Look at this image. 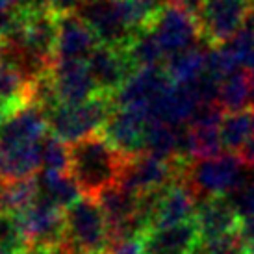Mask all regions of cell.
<instances>
[{
    "label": "cell",
    "instance_id": "1",
    "mask_svg": "<svg viewBox=\"0 0 254 254\" xmlns=\"http://www.w3.org/2000/svg\"><path fill=\"white\" fill-rule=\"evenodd\" d=\"M71 175L82 195L99 200L104 191L119 186L125 156L117 152L100 132L71 143Z\"/></svg>",
    "mask_w": 254,
    "mask_h": 254
},
{
    "label": "cell",
    "instance_id": "2",
    "mask_svg": "<svg viewBox=\"0 0 254 254\" xmlns=\"http://www.w3.org/2000/svg\"><path fill=\"white\" fill-rule=\"evenodd\" d=\"M115 108V97L100 91L82 104L52 108L47 113L49 130L64 143H74L99 132Z\"/></svg>",
    "mask_w": 254,
    "mask_h": 254
},
{
    "label": "cell",
    "instance_id": "3",
    "mask_svg": "<svg viewBox=\"0 0 254 254\" xmlns=\"http://www.w3.org/2000/svg\"><path fill=\"white\" fill-rule=\"evenodd\" d=\"M245 180V163L240 154L225 152L210 160L191 162L184 184L198 197L230 195Z\"/></svg>",
    "mask_w": 254,
    "mask_h": 254
},
{
    "label": "cell",
    "instance_id": "4",
    "mask_svg": "<svg viewBox=\"0 0 254 254\" xmlns=\"http://www.w3.org/2000/svg\"><path fill=\"white\" fill-rule=\"evenodd\" d=\"M65 223H67L65 240L82 254L110 251L108 223L97 200L82 197L71 208L65 210Z\"/></svg>",
    "mask_w": 254,
    "mask_h": 254
},
{
    "label": "cell",
    "instance_id": "5",
    "mask_svg": "<svg viewBox=\"0 0 254 254\" xmlns=\"http://www.w3.org/2000/svg\"><path fill=\"white\" fill-rule=\"evenodd\" d=\"M251 0H206L197 15L200 43L223 47L230 41L245 21Z\"/></svg>",
    "mask_w": 254,
    "mask_h": 254
},
{
    "label": "cell",
    "instance_id": "6",
    "mask_svg": "<svg viewBox=\"0 0 254 254\" xmlns=\"http://www.w3.org/2000/svg\"><path fill=\"white\" fill-rule=\"evenodd\" d=\"M22 226V232L30 243V249H58L67 238V223L65 210L45 197H37V200L26 212L17 215Z\"/></svg>",
    "mask_w": 254,
    "mask_h": 254
},
{
    "label": "cell",
    "instance_id": "7",
    "mask_svg": "<svg viewBox=\"0 0 254 254\" xmlns=\"http://www.w3.org/2000/svg\"><path fill=\"white\" fill-rule=\"evenodd\" d=\"M147 30L154 34L167 56L191 49L195 43L200 41L197 17L169 0L163 2L162 9Z\"/></svg>",
    "mask_w": 254,
    "mask_h": 254
},
{
    "label": "cell",
    "instance_id": "8",
    "mask_svg": "<svg viewBox=\"0 0 254 254\" xmlns=\"http://www.w3.org/2000/svg\"><path fill=\"white\" fill-rule=\"evenodd\" d=\"M78 13L91 26L102 45L128 49L132 39L139 34L128 24L119 0H87L80 6Z\"/></svg>",
    "mask_w": 254,
    "mask_h": 254
},
{
    "label": "cell",
    "instance_id": "9",
    "mask_svg": "<svg viewBox=\"0 0 254 254\" xmlns=\"http://www.w3.org/2000/svg\"><path fill=\"white\" fill-rule=\"evenodd\" d=\"M50 74L60 106L82 104L100 93L87 60H54Z\"/></svg>",
    "mask_w": 254,
    "mask_h": 254
},
{
    "label": "cell",
    "instance_id": "10",
    "mask_svg": "<svg viewBox=\"0 0 254 254\" xmlns=\"http://www.w3.org/2000/svg\"><path fill=\"white\" fill-rule=\"evenodd\" d=\"M173 82L165 74L162 67H145L134 71L128 80L123 84L117 95L115 104L117 108H127L135 112L145 113L147 117L148 108L154 104V100L169 89Z\"/></svg>",
    "mask_w": 254,
    "mask_h": 254
},
{
    "label": "cell",
    "instance_id": "11",
    "mask_svg": "<svg viewBox=\"0 0 254 254\" xmlns=\"http://www.w3.org/2000/svg\"><path fill=\"white\" fill-rule=\"evenodd\" d=\"M148 119L145 113L115 108L99 132L100 135L123 156H135L143 152Z\"/></svg>",
    "mask_w": 254,
    "mask_h": 254
},
{
    "label": "cell",
    "instance_id": "12",
    "mask_svg": "<svg viewBox=\"0 0 254 254\" xmlns=\"http://www.w3.org/2000/svg\"><path fill=\"white\" fill-rule=\"evenodd\" d=\"M87 65L100 91L113 97L128 80V76L135 71L127 49H117L102 43L89 54Z\"/></svg>",
    "mask_w": 254,
    "mask_h": 254
},
{
    "label": "cell",
    "instance_id": "13",
    "mask_svg": "<svg viewBox=\"0 0 254 254\" xmlns=\"http://www.w3.org/2000/svg\"><path fill=\"white\" fill-rule=\"evenodd\" d=\"M200 241L195 219L180 225L150 228L139 236L141 254H193Z\"/></svg>",
    "mask_w": 254,
    "mask_h": 254
},
{
    "label": "cell",
    "instance_id": "14",
    "mask_svg": "<svg viewBox=\"0 0 254 254\" xmlns=\"http://www.w3.org/2000/svg\"><path fill=\"white\" fill-rule=\"evenodd\" d=\"M99 45L97 34L78 11L60 15L54 60H87Z\"/></svg>",
    "mask_w": 254,
    "mask_h": 254
},
{
    "label": "cell",
    "instance_id": "15",
    "mask_svg": "<svg viewBox=\"0 0 254 254\" xmlns=\"http://www.w3.org/2000/svg\"><path fill=\"white\" fill-rule=\"evenodd\" d=\"M195 221H197L202 241H212L226 234L240 232L241 226L240 213L228 195H215V197L204 198L197 206Z\"/></svg>",
    "mask_w": 254,
    "mask_h": 254
},
{
    "label": "cell",
    "instance_id": "16",
    "mask_svg": "<svg viewBox=\"0 0 254 254\" xmlns=\"http://www.w3.org/2000/svg\"><path fill=\"white\" fill-rule=\"evenodd\" d=\"M195 213H197V195L184 182L173 184L160 193L150 219V228L180 225L195 219Z\"/></svg>",
    "mask_w": 254,
    "mask_h": 254
},
{
    "label": "cell",
    "instance_id": "17",
    "mask_svg": "<svg viewBox=\"0 0 254 254\" xmlns=\"http://www.w3.org/2000/svg\"><path fill=\"white\" fill-rule=\"evenodd\" d=\"M49 130L47 112L30 104L0 128V145H34L43 143Z\"/></svg>",
    "mask_w": 254,
    "mask_h": 254
},
{
    "label": "cell",
    "instance_id": "18",
    "mask_svg": "<svg viewBox=\"0 0 254 254\" xmlns=\"http://www.w3.org/2000/svg\"><path fill=\"white\" fill-rule=\"evenodd\" d=\"M41 167V143L0 145V180H21L36 177Z\"/></svg>",
    "mask_w": 254,
    "mask_h": 254
},
{
    "label": "cell",
    "instance_id": "19",
    "mask_svg": "<svg viewBox=\"0 0 254 254\" xmlns=\"http://www.w3.org/2000/svg\"><path fill=\"white\" fill-rule=\"evenodd\" d=\"M206 56L208 52L204 49L191 47V49L167 56L163 64V71L175 85H188L204 74Z\"/></svg>",
    "mask_w": 254,
    "mask_h": 254
},
{
    "label": "cell",
    "instance_id": "20",
    "mask_svg": "<svg viewBox=\"0 0 254 254\" xmlns=\"http://www.w3.org/2000/svg\"><path fill=\"white\" fill-rule=\"evenodd\" d=\"M37 182H39V195L60 206L62 210L71 208L74 202L82 198V190L71 173L45 171L41 177L37 178Z\"/></svg>",
    "mask_w": 254,
    "mask_h": 254
},
{
    "label": "cell",
    "instance_id": "21",
    "mask_svg": "<svg viewBox=\"0 0 254 254\" xmlns=\"http://www.w3.org/2000/svg\"><path fill=\"white\" fill-rule=\"evenodd\" d=\"M225 148L221 137V127H208V125H188L186 134V150L191 162L197 160H210L221 156Z\"/></svg>",
    "mask_w": 254,
    "mask_h": 254
},
{
    "label": "cell",
    "instance_id": "22",
    "mask_svg": "<svg viewBox=\"0 0 254 254\" xmlns=\"http://www.w3.org/2000/svg\"><path fill=\"white\" fill-rule=\"evenodd\" d=\"M251 100H253L251 71L240 69L223 80L221 89H219V104L225 108V112L238 113L249 110Z\"/></svg>",
    "mask_w": 254,
    "mask_h": 254
},
{
    "label": "cell",
    "instance_id": "23",
    "mask_svg": "<svg viewBox=\"0 0 254 254\" xmlns=\"http://www.w3.org/2000/svg\"><path fill=\"white\" fill-rule=\"evenodd\" d=\"M127 52L135 71L145 67H162V64L167 60L165 50L150 30H141L128 45Z\"/></svg>",
    "mask_w": 254,
    "mask_h": 254
},
{
    "label": "cell",
    "instance_id": "24",
    "mask_svg": "<svg viewBox=\"0 0 254 254\" xmlns=\"http://www.w3.org/2000/svg\"><path fill=\"white\" fill-rule=\"evenodd\" d=\"M254 134V115L253 108L238 113H230L221 125L223 145L228 152H238L245 147V143Z\"/></svg>",
    "mask_w": 254,
    "mask_h": 254
},
{
    "label": "cell",
    "instance_id": "25",
    "mask_svg": "<svg viewBox=\"0 0 254 254\" xmlns=\"http://www.w3.org/2000/svg\"><path fill=\"white\" fill-rule=\"evenodd\" d=\"M0 251L7 254H28L30 251L19 217L13 213H0Z\"/></svg>",
    "mask_w": 254,
    "mask_h": 254
},
{
    "label": "cell",
    "instance_id": "26",
    "mask_svg": "<svg viewBox=\"0 0 254 254\" xmlns=\"http://www.w3.org/2000/svg\"><path fill=\"white\" fill-rule=\"evenodd\" d=\"M41 165L50 173H71V152L62 139L52 134L41 143Z\"/></svg>",
    "mask_w": 254,
    "mask_h": 254
},
{
    "label": "cell",
    "instance_id": "27",
    "mask_svg": "<svg viewBox=\"0 0 254 254\" xmlns=\"http://www.w3.org/2000/svg\"><path fill=\"white\" fill-rule=\"evenodd\" d=\"M228 197L232 198V202L236 204V210L240 213V217H249L254 213V178L251 180H243L238 186V190L232 191Z\"/></svg>",
    "mask_w": 254,
    "mask_h": 254
},
{
    "label": "cell",
    "instance_id": "28",
    "mask_svg": "<svg viewBox=\"0 0 254 254\" xmlns=\"http://www.w3.org/2000/svg\"><path fill=\"white\" fill-rule=\"evenodd\" d=\"M26 106H30V104H26L24 100H4L0 99V128L6 125L7 121L11 119L13 115H17L19 112H22Z\"/></svg>",
    "mask_w": 254,
    "mask_h": 254
},
{
    "label": "cell",
    "instance_id": "29",
    "mask_svg": "<svg viewBox=\"0 0 254 254\" xmlns=\"http://www.w3.org/2000/svg\"><path fill=\"white\" fill-rule=\"evenodd\" d=\"M15 6L22 13H36L43 9H50V0H15Z\"/></svg>",
    "mask_w": 254,
    "mask_h": 254
},
{
    "label": "cell",
    "instance_id": "30",
    "mask_svg": "<svg viewBox=\"0 0 254 254\" xmlns=\"http://www.w3.org/2000/svg\"><path fill=\"white\" fill-rule=\"evenodd\" d=\"M84 2L87 0H50V9L56 11L58 15L71 13V11H78Z\"/></svg>",
    "mask_w": 254,
    "mask_h": 254
},
{
    "label": "cell",
    "instance_id": "31",
    "mask_svg": "<svg viewBox=\"0 0 254 254\" xmlns=\"http://www.w3.org/2000/svg\"><path fill=\"white\" fill-rule=\"evenodd\" d=\"M240 234L241 238L245 240V243H254V213L241 219Z\"/></svg>",
    "mask_w": 254,
    "mask_h": 254
},
{
    "label": "cell",
    "instance_id": "32",
    "mask_svg": "<svg viewBox=\"0 0 254 254\" xmlns=\"http://www.w3.org/2000/svg\"><path fill=\"white\" fill-rule=\"evenodd\" d=\"M240 156L245 167H254V134L251 135V139L245 143V147L240 150Z\"/></svg>",
    "mask_w": 254,
    "mask_h": 254
},
{
    "label": "cell",
    "instance_id": "33",
    "mask_svg": "<svg viewBox=\"0 0 254 254\" xmlns=\"http://www.w3.org/2000/svg\"><path fill=\"white\" fill-rule=\"evenodd\" d=\"M169 2H175L178 6H182L184 9H188L191 15H195L197 17L198 11H200V7L204 4L206 0H169Z\"/></svg>",
    "mask_w": 254,
    "mask_h": 254
},
{
    "label": "cell",
    "instance_id": "34",
    "mask_svg": "<svg viewBox=\"0 0 254 254\" xmlns=\"http://www.w3.org/2000/svg\"><path fill=\"white\" fill-rule=\"evenodd\" d=\"M13 9H17L15 0H0V15L9 13V11H13Z\"/></svg>",
    "mask_w": 254,
    "mask_h": 254
},
{
    "label": "cell",
    "instance_id": "35",
    "mask_svg": "<svg viewBox=\"0 0 254 254\" xmlns=\"http://www.w3.org/2000/svg\"><path fill=\"white\" fill-rule=\"evenodd\" d=\"M243 254H254V243H247V245H245V251H243Z\"/></svg>",
    "mask_w": 254,
    "mask_h": 254
},
{
    "label": "cell",
    "instance_id": "36",
    "mask_svg": "<svg viewBox=\"0 0 254 254\" xmlns=\"http://www.w3.org/2000/svg\"><path fill=\"white\" fill-rule=\"evenodd\" d=\"M251 89H253V100H254V69L251 71Z\"/></svg>",
    "mask_w": 254,
    "mask_h": 254
},
{
    "label": "cell",
    "instance_id": "37",
    "mask_svg": "<svg viewBox=\"0 0 254 254\" xmlns=\"http://www.w3.org/2000/svg\"><path fill=\"white\" fill-rule=\"evenodd\" d=\"M0 254H7V253H4V251H0Z\"/></svg>",
    "mask_w": 254,
    "mask_h": 254
}]
</instances>
